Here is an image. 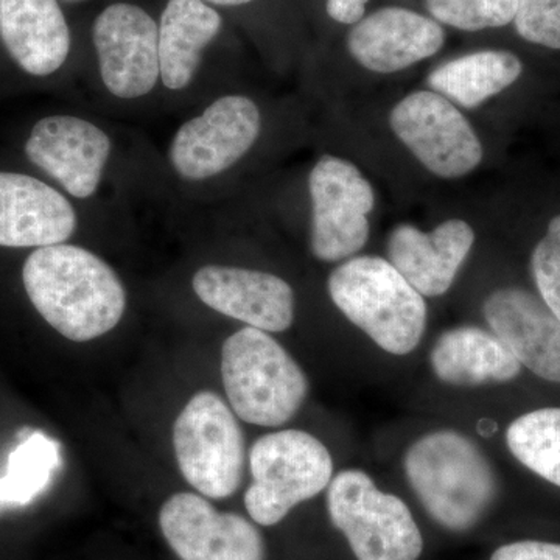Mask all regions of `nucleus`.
Wrapping results in <instances>:
<instances>
[{
    "label": "nucleus",
    "instance_id": "nucleus-28",
    "mask_svg": "<svg viewBox=\"0 0 560 560\" xmlns=\"http://www.w3.org/2000/svg\"><path fill=\"white\" fill-rule=\"evenodd\" d=\"M490 560H560V544L545 540H517L501 545Z\"/></svg>",
    "mask_w": 560,
    "mask_h": 560
},
{
    "label": "nucleus",
    "instance_id": "nucleus-22",
    "mask_svg": "<svg viewBox=\"0 0 560 560\" xmlns=\"http://www.w3.org/2000/svg\"><path fill=\"white\" fill-rule=\"evenodd\" d=\"M523 70L525 66L514 51L482 49L436 66L427 77V84L456 106L477 109L510 90L521 80Z\"/></svg>",
    "mask_w": 560,
    "mask_h": 560
},
{
    "label": "nucleus",
    "instance_id": "nucleus-7",
    "mask_svg": "<svg viewBox=\"0 0 560 560\" xmlns=\"http://www.w3.org/2000/svg\"><path fill=\"white\" fill-rule=\"evenodd\" d=\"M173 445L180 474L202 497L223 500L241 488L245 438L219 394L201 390L191 397L173 427Z\"/></svg>",
    "mask_w": 560,
    "mask_h": 560
},
{
    "label": "nucleus",
    "instance_id": "nucleus-5",
    "mask_svg": "<svg viewBox=\"0 0 560 560\" xmlns=\"http://www.w3.org/2000/svg\"><path fill=\"white\" fill-rule=\"evenodd\" d=\"M253 482L245 508L254 523L275 526L298 504L329 488L334 459L326 445L301 430L265 434L249 452Z\"/></svg>",
    "mask_w": 560,
    "mask_h": 560
},
{
    "label": "nucleus",
    "instance_id": "nucleus-1",
    "mask_svg": "<svg viewBox=\"0 0 560 560\" xmlns=\"http://www.w3.org/2000/svg\"><path fill=\"white\" fill-rule=\"evenodd\" d=\"M22 280L39 315L70 341L103 337L120 323L127 307L116 271L80 246L60 243L33 250Z\"/></svg>",
    "mask_w": 560,
    "mask_h": 560
},
{
    "label": "nucleus",
    "instance_id": "nucleus-12",
    "mask_svg": "<svg viewBox=\"0 0 560 560\" xmlns=\"http://www.w3.org/2000/svg\"><path fill=\"white\" fill-rule=\"evenodd\" d=\"M160 526L180 560H265L264 537L254 523L217 511L197 493L179 492L165 501Z\"/></svg>",
    "mask_w": 560,
    "mask_h": 560
},
{
    "label": "nucleus",
    "instance_id": "nucleus-26",
    "mask_svg": "<svg viewBox=\"0 0 560 560\" xmlns=\"http://www.w3.org/2000/svg\"><path fill=\"white\" fill-rule=\"evenodd\" d=\"M530 275L541 302L560 320V213L530 253Z\"/></svg>",
    "mask_w": 560,
    "mask_h": 560
},
{
    "label": "nucleus",
    "instance_id": "nucleus-16",
    "mask_svg": "<svg viewBox=\"0 0 560 560\" xmlns=\"http://www.w3.org/2000/svg\"><path fill=\"white\" fill-rule=\"evenodd\" d=\"M194 291L212 311L254 329L279 334L294 320V291L270 272L208 265L195 272Z\"/></svg>",
    "mask_w": 560,
    "mask_h": 560
},
{
    "label": "nucleus",
    "instance_id": "nucleus-11",
    "mask_svg": "<svg viewBox=\"0 0 560 560\" xmlns=\"http://www.w3.org/2000/svg\"><path fill=\"white\" fill-rule=\"evenodd\" d=\"M92 40L103 83L119 98L149 94L161 75L158 22L135 3H110L95 18Z\"/></svg>",
    "mask_w": 560,
    "mask_h": 560
},
{
    "label": "nucleus",
    "instance_id": "nucleus-27",
    "mask_svg": "<svg viewBox=\"0 0 560 560\" xmlns=\"http://www.w3.org/2000/svg\"><path fill=\"white\" fill-rule=\"evenodd\" d=\"M512 25L525 43L560 50V0H517Z\"/></svg>",
    "mask_w": 560,
    "mask_h": 560
},
{
    "label": "nucleus",
    "instance_id": "nucleus-24",
    "mask_svg": "<svg viewBox=\"0 0 560 560\" xmlns=\"http://www.w3.org/2000/svg\"><path fill=\"white\" fill-rule=\"evenodd\" d=\"M423 5L442 27L469 33L508 27L517 11V0H423Z\"/></svg>",
    "mask_w": 560,
    "mask_h": 560
},
{
    "label": "nucleus",
    "instance_id": "nucleus-10",
    "mask_svg": "<svg viewBox=\"0 0 560 560\" xmlns=\"http://www.w3.org/2000/svg\"><path fill=\"white\" fill-rule=\"evenodd\" d=\"M260 128V109L250 98L221 97L176 132L171 145L173 168L189 180L220 175L248 153Z\"/></svg>",
    "mask_w": 560,
    "mask_h": 560
},
{
    "label": "nucleus",
    "instance_id": "nucleus-3",
    "mask_svg": "<svg viewBox=\"0 0 560 560\" xmlns=\"http://www.w3.org/2000/svg\"><path fill=\"white\" fill-rule=\"evenodd\" d=\"M330 300L378 348L408 355L427 330L425 298L389 260L355 256L338 265L327 280Z\"/></svg>",
    "mask_w": 560,
    "mask_h": 560
},
{
    "label": "nucleus",
    "instance_id": "nucleus-13",
    "mask_svg": "<svg viewBox=\"0 0 560 560\" xmlns=\"http://www.w3.org/2000/svg\"><path fill=\"white\" fill-rule=\"evenodd\" d=\"M447 33L429 14L382 7L349 27L346 50L361 68L396 73L440 54Z\"/></svg>",
    "mask_w": 560,
    "mask_h": 560
},
{
    "label": "nucleus",
    "instance_id": "nucleus-4",
    "mask_svg": "<svg viewBox=\"0 0 560 560\" xmlns=\"http://www.w3.org/2000/svg\"><path fill=\"white\" fill-rule=\"evenodd\" d=\"M221 377L232 411L253 425H283L308 393L296 360L268 331L249 326L224 341Z\"/></svg>",
    "mask_w": 560,
    "mask_h": 560
},
{
    "label": "nucleus",
    "instance_id": "nucleus-23",
    "mask_svg": "<svg viewBox=\"0 0 560 560\" xmlns=\"http://www.w3.org/2000/svg\"><path fill=\"white\" fill-rule=\"evenodd\" d=\"M506 445L525 469L560 489V407L537 408L512 420Z\"/></svg>",
    "mask_w": 560,
    "mask_h": 560
},
{
    "label": "nucleus",
    "instance_id": "nucleus-2",
    "mask_svg": "<svg viewBox=\"0 0 560 560\" xmlns=\"http://www.w3.org/2000/svg\"><path fill=\"white\" fill-rule=\"evenodd\" d=\"M404 467L427 514L453 533L474 528L499 492L488 456L477 442L459 431L423 434L408 448Z\"/></svg>",
    "mask_w": 560,
    "mask_h": 560
},
{
    "label": "nucleus",
    "instance_id": "nucleus-6",
    "mask_svg": "<svg viewBox=\"0 0 560 560\" xmlns=\"http://www.w3.org/2000/svg\"><path fill=\"white\" fill-rule=\"evenodd\" d=\"M327 510L357 560H418L423 537L410 508L383 492L363 470H342L331 478Z\"/></svg>",
    "mask_w": 560,
    "mask_h": 560
},
{
    "label": "nucleus",
    "instance_id": "nucleus-31",
    "mask_svg": "<svg viewBox=\"0 0 560 560\" xmlns=\"http://www.w3.org/2000/svg\"><path fill=\"white\" fill-rule=\"evenodd\" d=\"M61 2L75 3V2H83V0H61Z\"/></svg>",
    "mask_w": 560,
    "mask_h": 560
},
{
    "label": "nucleus",
    "instance_id": "nucleus-19",
    "mask_svg": "<svg viewBox=\"0 0 560 560\" xmlns=\"http://www.w3.org/2000/svg\"><path fill=\"white\" fill-rule=\"evenodd\" d=\"M0 38L25 72L46 77L70 51V28L60 0H0Z\"/></svg>",
    "mask_w": 560,
    "mask_h": 560
},
{
    "label": "nucleus",
    "instance_id": "nucleus-14",
    "mask_svg": "<svg viewBox=\"0 0 560 560\" xmlns=\"http://www.w3.org/2000/svg\"><path fill=\"white\" fill-rule=\"evenodd\" d=\"M482 315L522 368L560 385V320L539 296L521 287H503L486 298Z\"/></svg>",
    "mask_w": 560,
    "mask_h": 560
},
{
    "label": "nucleus",
    "instance_id": "nucleus-30",
    "mask_svg": "<svg viewBox=\"0 0 560 560\" xmlns=\"http://www.w3.org/2000/svg\"><path fill=\"white\" fill-rule=\"evenodd\" d=\"M206 3L212 7H243L254 2V0H205Z\"/></svg>",
    "mask_w": 560,
    "mask_h": 560
},
{
    "label": "nucleus",
    "instance_id": "nucleus-15",
    "mask_svg": "<svg viewBox=\"0 0 560 560\" xmlns=\"http://www.w3.org/2000/svg\"><path fill=\"white\" fill-rule=\"evenodd\" d=\"M25 153L72 197L90 198L101 184L110 140L91 121L51 116L33 127Z\"/></svg>",
    "mask_w": 560,
    "mask_h": 560
},
{
    "label": "nucleus",
    "instance_id": "nucleus-17",
    "mask_svg": "<svg viewBox=\"0 0 560 560\" xmlns=\"http://www.w3.org/2000/svg\"><path fill=\"white\" fill-rule=\"evenodd\" d=\"M475 238L466 220H447L430 232L404 223L390 231L386 250L394 268L423 298H440L452 289Z\"/></svg>",
    "mask_w": 560,
    "mask_h": 560
},
{
    "label": "nucleus",
    "instance_id": "nucleus-25",
    "mask_svg": "<svg viewBox=\"0 0 560 560\" xmlns=\"http://www.w3.org/2000/svg\"><path fill=\"white\" fill-rule=\"evenodd\" d=\"M55 458V448L43 434L32 436L11 456L9 474L0 480V501L27 503L46 485Z\"/></svg>",
    "mask_w": 560,
    "mask_h": 560
},
{
    "label": "nucleus",
    "instance_id": "nucleus-18",
    "mask_svg": "<svg viewBox=\"0 0 560 560\" xmlns=\"http://www.w3.org/2000/svg\"><path fill=\"white\" fill-rule=\"evenodd\" d=\"M77 230L72 205L43 180L0 172V246L60 245Z\"/></svg>",
    "mask_w": 560,
    "mask_h": 560
},
{
    "label": "nucleus",
    "instance_id": "nucleus-20",
    "mask_svg": "<svg viewBox=\"0 0 560 560\" xmlns=\"http://www.w3.org/2000/svg\"><path fill=\"white\" fill-rule=\"evenodd\" d=\"M431 370L452 386H482L515 381L522 364L490 330L460 326L444 331L430 353Z\"/></svg>",
    "mask_w": 560,
    "mask_h": 560
},
{
    "label": "nucleus",
    "instance_id": "nucleus-9",
    "mask_svg": "<svg viewBox=\"0 0 560 560\" xmlns=\"http://www.w3.org/2000/svg\"><path fill=\"white\" fill-rule=\"evenodd\" d=\"M389 127L431 173L459 179L477 171L485 149L477 131L455 103L431 90L405 95L389 114Z\"/></svg>",
    "mask_w": 560,
    "mask_h": 560
},
{
    "label": "nucleus",
    "instance_id": "nucleus-21",
    "mask_svg": "<svg viewBox=\"0 0 560 560\" xmlns=\"http://www.w3.org/2000/svg\"><path fill=\"white\" fill-rule=\"evenodd\" d=\"M223 18L205 0H168L158 22L161 79L168 90L189 86L202 51L219 36Z\"/></svg>",
    "mask_w": 560,
    "mask_h": 560
},
{
    "label": "nucleus",
    "instance_id": "nucleus-8",
    "mask_svg": "<svg viewBox=\"0 0 560 560\" xmlns=\"http://www.w3.org/2000/svg\"><path fill=\"white\" fill-rule=\"evenodd\" d=\"M311 249L320 261L352 259L370 241L375 191L353 162L319 158L308 176Z\"/></svg>",
    "mask_w": 560,
    "mask_h": 560
},
{
    "label": "nucleus",
    "instance_id": "nucleus-29",
    "mask_svg": "<svg viewBox=\"0 0 560 560\" xmlns=\"http://www.w3.org/2000/svg\"><path fill=\"white\" fill-rule=\"evenodd\" d=\"M370 2L371 0H326V13L337 24L352 27L366 16Z\"/></svg>",
    "mask_w": 560,
    "mask_h": 560
}]
</instances>
